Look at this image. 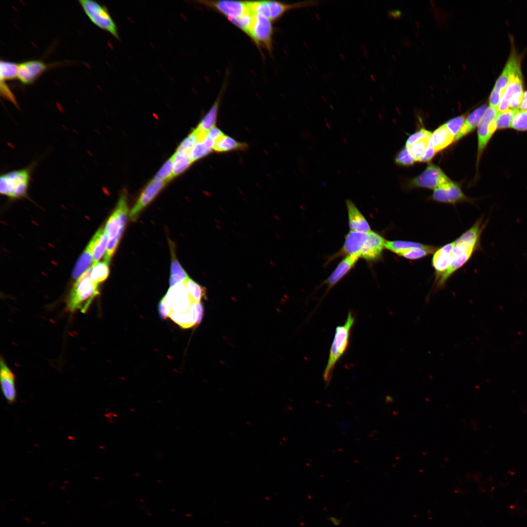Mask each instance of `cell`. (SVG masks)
I'll use <instances>...</instances> for the list:
<instances>
[{
	"label": "cell",
	"instance_id": "cell-1",
	"mask_svg": "<svg viewBox=\"0 0 527 527\" xmlns=\"http://www.w3.org/2000/svg\"><path fill=\"white\" fill-rule=\"evenodd\" d=\"M488 221L480 218L473 225L464 233L456 241L452 251L450 266L437 280L436 286L441 288L449 277L464 265L471 257L473 253L480 248V238Z\"/></svg>",
	"mask_w": 527,
	"mask_h": 527
},
{
	"label": "cell",
	"instance_id": "cell-2",
	"mask_svg": "<svg viewBox=\"0 0 527 527\" xmlns=\"http://www.w3.org/2000/svg\"><path fill=\"white\" fill-rule=\"evenodd\" d=\"M507 62L510 68V79L497 108L498 112L518 109L524 94L521 58L514 50L511 51Z\"/></svg>",
	"mask_w": 527,
	"mask_h": 527
},
{
	"label": "cell",
	"instance_id": "cell-3",
	"mask_svg": "<svg viewBox=\"0 0 527 527\" xmlns=\"http://www.w3.org/2000/svg\"><path fill=\"white\" fill-rule=\"evenodd\" d=\"M355 321L354 314L352 311H349L345 324L336 328L328 361L323 374L324 380L326 385L331 381L336 364L348 348L351 331Z\"/></svg>",
	"mask_w": 527,
	"mask_h": 527
},
{
	"label": "cell",
	"instance_id": "cell-4",
	"mask_svg": "<svg viewBox=\"0 0 527 527\" xmlns=\"http://www.w3.org/2000/svg\"><path fill=\"white\" fill-rule=\"evenodd\" d=\"M128 212L126 195L122 193L104 227L109 241L104 260L109 262L115 252L126 223Z\"/></svg>",
	"mask_w": 527,
	"mask_h": 527
},
{
	"label": "cell",
	"instance_id": "cell-5",
	"mask_svg": "<svg viewBox=\"0 0 527 527\" xmlns=\"http://www.w3.org/2000/svg\"><path fill=\"white\" fill-rule=\"evenodd\" d=\"M91 270V267L74 283L67 303L69 311L80 310L85 312L94 299L100 294L99 284L93 283L90 278Z\"/></svg>",
	"mask_w": 527,
	"mask_h": 527
},
{
	"label": "cell",
	"instance_id": "cell-6",
	"mask_svg": "<svg viewBox=\"0 0 527 527\" xmlns=\"http://www.w3.org/2000/svg\"><path fill=\"white\" fill-rule=\"evenodd\" d=\"M32 165L1 175L0 194L15 199L26 196L31 178Z\"/></svg>",
	"mask_w": 527,
	"mask_h": 527
},
{
	"label": "cell",
	"instance_id": "cell-7",
	"mask_svg": "<svg viewBox=\"0 0 527 527\" xmlns=\"http://www.w3.org/2000/svg\"><path fill=\"white\" fill-rule=\"evenodd\" d=\"M251 10L255 14H259L270 20H277L285 12L294 9L314 6L320 3L318 0H306L294 3H285L282 2L263 0L249 1Z\"/></svg>",
	"mask_w": 527,
	"mask_h": 527
},
{
	"label": "cell",
	"instance_id": "cell-8",
	"mask_svg": "<svg viewBox=\"0 0 527 527\" xmlns=\"http://www.w3.org/2000/svg\"><path fill=\"white\" fill-rule=\"evenodd\" d=\"M79 2L94 24L120 39L116 24L105 6L93 0H80Z\"/></svg>",
	"mask_w": 527,
	"mask_h": 527
},
{
	"label": "cell",
	"instance_id": "cell-9",
	"mask_svg": "<svg viewBox=\"0 0 527 527\" xmlns=\"http://www.w3.org/2000/svg\"><path fill=\"white\" fill-rule=\"evenodd\" d=\"M498 113L496 109L487 107L477 126V165H479L480 160L486 145L497 130L496 117Z\"/></svg>",
	"mask_w": 527,
	"mask_h": 527
},
{
	"label": "cell",
	"instance_id": "cell-10",
	"mask_svg": "<svg viewBox=\"0 0 527 527\" xmlns=\"http://www.w3.org/2000/svg\"><path fill=\"white\" fill-rule=\"evenodd\" d=\"M273 33L271 20L259 14H255L253 25L249 36L254 43L259 47H264L271 52Z\"/></svg>",
	"mask_w": 527,
	"mask_h": 527
},
{
	"label": "cell",
	"instance_id": "cell-11",
	"mask_svg": "<svg viewBox=\"0 0 527 527\" xmlns=\"http://www.w3.org/2000/svg\"><path fill=\"white\" fill-rule=\"evenodd\" d=\"M450 181L439 167L431 164L420 175L411 179L409 185L412 187L435 189Z\"/></svg>",
	"mask_w": 527,
	"mask_h": 527
},
{
	"label": "cell",
	"instance_id": "cell-12",
	"mask_svg": "<svg viewBox=\"0 0 527 527\" xmlns=\"http://www.w3.org/2000/svg\"><path fill=\"white\" fill-rule=\"evenodd\" d=\"M198 2L214 9L225 16L228 20L252 11L249 1L202 0Z\"/></svg>",
	"mask_w": 527,
	"mask_h": 527
},
{
	"label": "cell",
	"instance_id": "cell-13",
	"mask_svg": "<svg viewBox=\"0 0 527 527\" xmlns=\"http://www.w3.org/2000/svg\"><path fill=\"white\" fill-rule=\"evenodd\" d=\"M432 198L437 202L450 204L469 201L459 185L451 181L434 189Z\"/></svg>",
	"mask_w": 527,
	"mask_h": 527
},
{
	"label": "cell",
	"instance_id": "cell-14",
	"mask_svg": "<svg viewBox=\"0 0 527 527\" xmlns=\"http://www.w3.org/2000/svg\"><path fill=\"white\" fill-rule=\"evenodd\" d=\"M167 182L153 179L145 187L129 213L130 219L135 220L140 212L156 197Z\"/></svg>",
	"mask_w": 527,
	"mask_h": 527
},
{
	"label": "cell",
	"instance_id": "cell-15",
	"mask_svg": "<svg viewBox=\"0 0 527 527\" xmlns=\"http://www.w3.org/2000/svg\"><path fill=\"white\" fill-rule=\"evenodd\" d=\"M386 240L378 233L368 232L367 239L360 252V258L367 262H374L382 258Z\"/></svg>",
	"mask_w": 527,
	"mask_h": 527
},
{
	"label": "cell",
	"instance_id": "cell-16",
	"mask_svg": "<svg viewBox=\"0 0 527 527\" xmlns=\"http://www.w3.org/2000/svg\"><path fill=\"white\" fill-rule=\"evenodd\" d=\"M47 64L40 60H30L19 63L17 79L24 85L34 83L48 68Z\"/></svg>",
	"mask_w": 527,
	"mask_h": 527
},
{
	"label": "cell",
	"instance_id": "cell-17",
	"mask_svg": "<svg viewBox=\"0 0 527 527\" xmlns=\"http://www.w3.org/2000/svg\"><path fill=\"white\" fill-rule=\"evenodd\" d=\"M454 245L455 242H453L444 245L435 251L432 263L436 272V280L450 266Z\"/></svg>",
	"mask_w": 527,
	"mask_h": 527
},
{
	"label": "cell",
	"instance_id": "cell-18",
	"mask_svg": "<svg viewBox=\"0 0 527 527\" xmlns=\"http://www.w3.org/2000/svg\"><path fill=\"white\" fill-rule=\"evenodd\" d=\"M0 365L1 390L7 401L12 404L15 402L17 395L15 376L2 358Z\"/></svg>",
	"mask_w": 527,
	"mask_h": 527
},
{
	"label": "cell",
	"instance_id": "cell-19",
	"mask_svg": "<svg viewBox=\"0 0 527 527\" xmlns=\"http://www.w3.org/2000/svg\"><path fill=\"white\" fill-rule=\"evenodd\" d=\"M368 233L350 230L345 236L344 245L338 256L358 255L363 248L367 239ZM360 257V256H359Z\"/></svg>",
	"mask_w": 527,
	"mask_h": 527
},
{
	"label": "cell",
	"instance_id": "cell-20",
	"mask_svg": "<svg viewBox=\"0 0 527 527\" xmlns=\"http://www.w3.org/2000/svg\"><path fill=\"white\" fill-rule=\"evenodd\" d=\"M359 258L358 255H348L339 263L334 270L324 282L328 286V290L336 285L354 267Z\"/></svg>",
	"mask_w": 527,
	"mask_h": 527
},
{
	"label": "cell",
	"instance_id": "cell-21",
	"mask_svg": "<svg viewBox=\"0 0 527 527\" xmlns=\"http://www.w3.org/2000/svg\"><path fill=\"white\" fill-rule=\"evenodd\" d=\"M345 203L350 230L364 233L371 231L368 222L354 203L351 200H346Z\"/></svg>",
	"mask_w": 527,
	"mask_h": 527
},
{
	"label": "cell",
	"instance_id": "cell-22",
	"mask_svg": "<svg viewBox=\"0 0 527 527\" xmlns=\"http://www.w3.org/2000/svg\"><path fill=\"white\" fill-rule=\"evenodd\" d=\"M510 68L507 62L497 80L490 94L488 102L490 107L497 109L503 94L510 79Z\"/></svg>",
	"mask_w": 527,
	"mask_h": 527
},
{
	"label": "cell",
	"instance_id": "cell-23",
	"mask_svg": "<svg viewBox=\"0 0 527 527\" xmlns=\"http://www.w3.org/2000/svg\"><path fill=\"white\" fill-rule=\"evenodd\" d=\"M487 108V105L484 104L470 113L465 119V122L459 133L455 137L454 141H457L460 140L474 130L478 126Z\"/></svg>",
	"mask_w": 527,
	"mask_h": 527
},
{
	"label": "cell",
	"instance_id": "cell-24",
	"mask_svg": "<svg viewBox=\"0 0 527 527\" xmlns=\"http://www.w3.org/2000/svg\"><path fill=\"white\" fill-rule=\"evenodd\" d=\"M454 140L455 137L444 124L432 133L430 142L437 153L447 147Z\"/></svg>",
	"mask_w": 527,
	"mask_h": 527
},
{
	"label": "cell",
	"instance_id": "cell-25",
	"mask_svg": "<svg viewBox=\"0 0 527 527\" xmlns=\"http://www.w3.org/2000/svg\"><path fill=\"white\" fill-rule=\"evenodd\" d=\"M109 236L103 228H100L90 241L92 248L93 264L99 261L107 249Z\"/></svg>",
	"mask_w": 527,
	"mask_h": 527
},
{
	"label": "cell",
	"instance_id": "cell-26",
	"mask_svg": "<svg viewBox=\"0 0 527 527\" xmlns=\"http://www.w3.org/2000/svg\"><path fill=\"white\" fill-rule=\"evenodd\" d=\"M215 143L216 141L206 134L203 139L197 142L188 153L192 162L197 161L214 151Z\"/></svg>",
	"mask_w": 527,
	"mask_h": 527
},
{
	"label": "cell",
	"instance_id": "cell-27",
	"mask_svg": "<svg viewBox=\"0 0 527 527\" xmlns=\"http://www.w3.org/2000/svg\"><path fill=\"white\" fill-rule=\"evenodd\" d=\"M222 92L223 90L220 93L210 109L196 127V129L198 131L206 133L209 130L215 127V125L218 115L219 107L223 94Z\"/></svg>",
	"mask_w": 527,
	"mask_h": 527
},
{
	"label": "cell",
	"instance_id": "cell-28",
	"mask_svg": "<svg viewBox=\"0 0 527 527\" xmlns=\"http://www.w3.org/2000/svg\"><path fill=\"white\" fill-rule=\"evenodd\" d=\"M93 265L92 246L88 243L78 259L72 272V277L78 279Z\"/></svg>",
	"mask_w": 527,
	"mask_h": 527
},
{
	"label": "cell",
	"instance_id": "cell-29",
	"mask_svg": "<svg viewBox=\"0 0 527 527\" xmlns=\"http://www.w3.org/2000/svg\"><path fill=\"white\" fill-rule=\"evenodd\" d=\"M247 147L245 143L239 142L230 136L224 135L216 142L214 151L224 153L234 150H243Z\"/></svg>",
	"mask_w": 527,
	"mask_h": 527
},
{
	"label": "cell",
	"instance_id": "cell-30",
	"mask_svg": "<svg viewBox=\"0 0 527 527\" xmlns=\"http://www.w3.org/2000/svg\"><path fill=\"white\" fill-rule=\"evenodd\" d=\"M171 158L173 162V177L184 172L193 162L188 154L183 152L176 151Z\"/></svg>",
	"mask_w": 527,
	"mask_h": 527
},
{
	"label": "cell",
	"instance_id": "cell-31",
	"mask_svg": "<svg viewBox=\"0 0 527 527\" xmlns=\"http://www.w3.org/2000/svg\"><path fill=\"white\" fill-rule=\"evenodd\" d=\"M172 262L170 270V277L169 279V285L170 287H173L179 283L183 282L188 279V277L187 273L182 267L177 260L173 252H172Z\"/></svg>",
	"mask_w": 527,
	"mask_h": 527
},
{
	"label": "cell",
	"instance_id": "cell-32",
	"mask_svg": "<svg viewBox=\"0 0 527 527\" xmlns=\"http://www.w3.org/2000/svg\"><path fill=\"white\" fill-rule=\"evenodd\" d=\"M385 248L397 254L403 250L412 248H428L432 246L419 243L405 241H386Z\"/></svg>",
	"mask_w": 527,
	"mask_h": 527
},
{
	"label": "cell",
	"instance_id": "cell-33",
	"mask_svg": "<svg viewBox=\"0 0 527 527\" xmlns=\"http://www.w3.org/2000/svg\"><path fill=\"white\" fill-rule=\"evenodd\" d=\"M109 263L103 260L91 266L90 278L93 283L99 284L107 279L109 274Z\"/></svg>",
	"mask_w": 527,
	"mask_h": 527
},
{
	"label": "cell",
	"instance_id": "cell-34",
	"mask_svg": "<svg viewBox=\"0 0 527 527\" xmlns=\"http://www.w3.org/2000/svg\"><path fill=\"white\" fill-rule=\"evenodd\" d=\"M255 16V13L250 11L229 20L249 36L253 25Z\"/></svg>",
	"mask_w": 527,
	"mask_h": 527
},
{
	"label": "cell",
	"instance_id": "cell-35",
	"mask_svg": "<svg viewBox=\"0 0 527 527\" xmlns=\"http://www.w3.org/2000/svg\"><path fill=\"white\" fill-rule=\"evenodd\" d=\"M187 292L193 303L200 302L206 297V289L189 278L184 281Z\"/></svg>",
	"mask_w": 527,
	"mask_h": 527
},
{
	"label": "cell",
	"instance_id": "cell-36",
	"mask_svg": "<svg viewBox=\"0 0 527 527\" xmlns=\"http://www.w3.org/2000/svg\"><path fill=\"white\" fill-rule=\"evenodd\" d=\"M206 135L205 133L199 132L196 128L194 129L181 142L176 151L188 154L197 142L203 139Z\"/></svg>",
	"mask_w": 527,
	"mask_h": 527
},
{
	"label": "cell",
	"instance_id": "cell-37",
	"mask_svg": "<svg viewBox=\"0 0 527 527\" xmlns=\"http://www.w3.org/2000/svg\"><path fill=\"white\" fill-rule=\"evenodd\" d=\"M19 63L1 60L0 62V79L12 80L17 78Z\"/></svg>",
	"mask_w": 527,
	"mask_h": 527
},
{
	"label": "cell",
	"instance_id": "cell-38",
	"mask_svg": "<svg viewBox=\"0 0 527 527\" xmlns=\"http://www.w3.org/2000/svg\"><path fill=\"white\" fill-rule=\"evenodd\" d=\"M436 247L428 248H412L405 250L397 253L399 256L409 260H416L425 257L435 251Z\"/></svg>",
	"mask_w": 527,
	"mask_h": 527
},
{
	"label": "cell",
	"instance_id": "cell-39",
	"mask_svg": "<svg viewBox=\"0 0 527 527\" xmlns=\"http://www.w3.org/2000/svg\"><path fill=\"white\" fill-rule=\"evenodd\" d=\"M517 110L518 109H509L503 112H498L496 117L497 129L511 128L513 117Z\"/></svg>",
	"mask_w": 527,
	"mask_h": 527
},
{
	"label": "cell",
	"instance_id": "cell-40",
	"mask_svg": "<svg viewBox=\"0 0 527 527\" xmlns=\"http://www.w3.org/2000/svg\"><path fill=\"white\" fill-rule=\"evenodd\" d=\"M430 140V138L424 139L407 147L415 161H419L424 155L429 144Z\"/></svg>",
	"mask_w": 527,
	"mask_h": 527
},
{
	"label": "cell",
	"instance_id": "cell-41",
	"mask_svg": "<svg viewBox=\"0 0 527 527\" xmlns=\"http://www.w3.org/2000/svg\"><path fill=\"white\" fill-rule=\"evenodd\" d=\"M188 313L192 327L199 325L202 321L203 315V308L202 303L201 302L193 303L189 308Z\"/></svg>",
	"mask_w": 527,
	"mask_h": 527
},
{
	"label": "cell",
	"instance_id": "cell-42",
	"mask_svg": "<svg viewBox=\"0 0 527 527\" xmlns=\"http://www.w3.org/2000/svg\"><path fill=\"white\" fill-rule=\"evenodd\" d=\"M173 178V162L170 158L161 167L154 179L167 182Z\"/></svg>",
	"mask_w": 527,
	"mask_h": 527
},
{
	"label": "cell",
	"instance_id": "cell-43",
	"mask_svg": "<svg viewBox=\"0 0 527 527\" xmlns=\"http://www.w3.org/2000/svg\"><path fill=\"white\" fill-rule=\"evenodd\" d=\"M511 128L520 131H527V111L517 110L513 117Z\"/></svg>",
	"mask_w": 527,
	"mask_h": 527
},
{
	"label": "cell",
	"instance_id": "cell-44",
	"mask_svg": "<svg viewBox=\"0 0 527 527\" xmlns=\"http://www.w3.org/2000/svg\"><path fill=\"white\" fill-rule=\"evenodd\" d=\"M169 317L183 328H188L192 327L188 311L182 313L171 312Z\"/></svg>",
	"mask_w": 527,
	"mask_h": 527
},
{
	"label": "cell",
	"instance_id": "cell-45",
	"mask_svg": "<svg viewBox=\"0 0 527 527\" xmlns=\"http://www.w3.org/2000/svg\"><path fill=\"white\" fill-rule=\"evenodd\" d=\"M394 161L395 163L399 165L410 166L414 163L415 160L408 148L405 146L396 156Z\"/></svg>",
	"mask_w": 527,
	"mask_h": 527
},
{
	"label": "cell",
	"instance_id": "cell-46",
	"mask_svg": "<svg viewBox=\"0 0 527 527\" xmlns=\"http://www.w3.org/2000/svg\"><path fill=\"white\" fill-rule=\"evenodd\" d=\"M465 121V116H460L448 121L445 125L455 138L462 128Z\"/></svg>",
	"mask_w": 527,
	"mask_h": 527
},
{
	"label": "cell",
	"instance_id": "cell-47",
	"mask_svg": "<svg viewBox=\"0 0 527 527\" xmlns=\"http://www.w3.org/2000/svg\"><path fill=\"white\" fill-rule=\"evenodd\" d=\"M431 135L432 133L430 131L422 128L408 137L405 146L408 147L422 140L430 138Z\"/></svg>",
	"mask_w": 527,
	"mask_h": 527
},
{
	"label": "cell",
	"instance_id": "cell-48",
	"mask_svg": "<svg viewBox=\"0 0 527 527\" xmlns=\"http://www.w3.org/2000/svg\"><path fill=\"white\" fill-rule=\"evenodd\" d=\"M0 91L1 95L4 98L11 102L16 107H18V102L15 96L5 83V81L2 80H0Z\"/></svg>",
	"mask_w": 527,
	"mask_h": 527
},
{
	"label": "cell",
	"instance_id": "cell-49",
	"mask_svg": "<svg viewBox=\"0 0 527 527\" xmlns=\"http://www.w3.org/2000/svg\"><path fill=\"white\" fill-rule=\"evenodd\" d=\"M436 153L434 147L430 142L425 153L419 161L421 162H429L433 158Z\"/></svg>",
	"mask_w": 527,
	"mask_h": 527
},
{
	"label": "cell",
	"instance_id": "cell-50",
	"mask_svg": "<svg viewBox=\"0 0 527 527\" xmlns=\"http://www.w3.org/2000/svg\"><path fill=\"white\" fill-rule=\"evenodd\" d=\"M158 310L159 316L162 319L165 320L169 317L170 312L162 300L160 301L158 304Z\"/></svg>",
	"mask_w": 527,
	"mask_h": 527
},
{
	"label": "cell",
	"instance_id": "cell-51",
	"mask_svg": "<svg viewBox=\"0 0 527 527\" xmlns=\"http://www.w3.org/2000/svg\"><path fill=\"white\" fill-rule=\"evenodd\" d=\"M206 134L216 142L224 135L221 130L216 127L209 130Z\"/></svg>",
	"mask_w": 527,
	"mask_h": 527
},
{
	"label": "cell",
	"instance_id": "cell-52",
	"mask_svg": "<svg viewBox=\"0 0 527 527\" xmlns=\"http://www.w3.org/2000/svg\"><path fill=\"white\" fill-rule=\"evenodd\" d=\"M520 109L521 110L527 111V90L524 92Z\"/></svg>",
	"mask_w": 527,
	"mask_h": 527
},
{
	"label": "cell",
	"instance_id": "cell-53",
	"mask_svg": "<svg viewBox=\"0 0 527 527\" xmlns=\"http://www.w3.org/2000/svg\"><path fill=\"white\" fill-rule=\"evenodd\" d=\"M328 519L335 526L339 525L340 524V523H341V520L340 519L339 520V519H337V518H336L335 517H332V516L329 517L328 518Z\"/></svg>",
	"mask_w": 527,
	"mask_h": 527
},
{
	"label": "cell",
	"instance_id": "cell-54",
	"mask_svg": "<svg viewBox=\"0 0 527 527\" xmlns=\"http://www.w3.org/2000/svg\"><path fill=\"white\" fill-rule=\"evenodd\" d=\"M348 425L347 424H342L340 425L339 426V428L340 429H342L343 430L344 429H345V427H346V428L348 427Z\"/></svg>",
	"mask_w": 527,
	"mask_h": 527
},
{
	"label": "cell",
	"instance_id": "cell-55",
	"mask_svg": "<svg viewBox=\"0 0 527 527\" xmlns=\"http://www.w3.org/2000/svg\"><path fill=\"white\" fill-rule=\"evenodd\" d=\"M41 524H45V523L44 522H41Z\"/></svg>",
	"mask_w": 527,
	"mask_h": 527
}]
</instances>
